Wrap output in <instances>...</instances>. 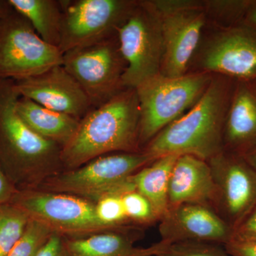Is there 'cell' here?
I'll list each match as a JSON object with an SVG mask.
<instances>
[{
    "label": "cell",
    "instance_id": "6da1fadb",
    "mask_svg": "<svg viewBox=\"0 0 256 256\" xmlns=\"http://www.w3.org/2000/svg\"><path fill=\"white\" fill-rule=\"evenodd\" d=\"M140 124L136 89H124L79 120L75 134L60 150V163L74 170L105 154L141 152Z\"/></svg>",
    "mask_w": 256,
    "mask_h": 256
},
{
    "label": "cell",
    "instance_id": "7a4b0ae2",
    "mask_svg": "<svg viewBox=\"0 0 256 256\" xmlns=\"http://www.w3.org/2000/svg\"><path fill=\"white\" fill-rule=\"evenodd\" d=\"M228 82L212 78L200 100L143 148L153 159L191 154L208 161L224 151V130L230 104Z\"/></svg>",
    "mask_w": 256,
    "mask_h": 256
},
{
    "label": "cell",
    "instance_id": "3957f363",
    "mask_svg": "<svg viewBox=\"0 0 256 256\" xmlns=\"http://www.w3.org/2000/svg\"><path fill=\"white\" fill-rule=\"evenodd\" d=\"M14 80L0 79V164L18 190L38 169L60 162L62 148L37 134L16 111Z\"/></svg>",
    "mask_w": 256,
    "mask_h": 256
},
{
    "label": "cell",
    "instance_id": "277c9868",
    "mask_svg": "<svg viewBox=\"0 0 256 256\" xmlns=\"http://www.w3.org/2000/svg\"><path fill=\"white\" fill-rule=\"evenodd\" d=\"M212 74L200 72L180 77L161 74L136 88L140 112L141 149L163 129L181 118L200 100L212 80Z\"/></svg>",
    "mask_w": 256,
    "mask_h": 256
},
{
    "label": "cell",
    "instance_id": "5b68a950",
    "mask_svg": "<svg viewBox=\"0 0 256 256\" xmlns=\"http://www.w3.org/2000/svg\"><path fill=\"white\" fill-rule=\"evenodd\" d=\"M154 160L143 150L111 153L50 178L42 188L97 202L108 195L136 190L132 175Z\"/></svg>",
    "mask_w": 256,
    "mask_h": 256
},
{
    "label": "cell",
    "instance_id": "8992f818",
    "mask_svg": "<svg viewBox=\"0 0 256 256\" xmlns=\"http://www.w3.org/2000/svg\"><path fill=\"white\" fill-rule=\"evenodd\" d=\"M120 50L126 62L124 88L136 89L161 74L164 48L161 24L150 1H138L118 31Z\"/></svg>",
    "mask_w": 256,
    "mask_h": 256
},
{
    "label": "cell",
    "instance_id": "52a82bcc",
    "mask_svg": "<svg viewBox=\"0 0 256 256\" xmlns=\"http://www.w3.org/2000/svg\"><path fill=\"white\" fill-rule=\"evenodd\" d=\"M10 203L22 210L30 220L62 236L77 238L116 230L100 223L95 204L82 197L28 188L18 190Z\"/></svg>",
    "mask_w": 256,
    "mask_h": 256
},
{
    "label": "cell",
    "instance_id": "ba28073f",
    "mask_svg": "<svg viewBox=\"0 0 256 256\" xmlns=\"http://www.w3.org/2000/svg\"><path fill=\"white\" fill-rule=\"evenodd\" d=\"M63 64V53L13 9L0 22V79L23 80Z\"/></svg>",
    "mask_w": 256,
    "mask_h": 256
},
{
    "label": "cell",
    "instance_id": "9c48e42d",
    "mask_svg": "<svg viewBox=\"0 0 256 256\" xmlns=\"http://www.w3.org/2000/svg\"><path fill=\"white\" fill-rule=\"evenodd\" d=\"M62 65L82 86L92 108L102 106L126 89L122 76L127 65L118 35L64 52Z\"/></svg>",
    "mask_w": 256,
    "mask_h": 256
},
{
    "label": "cell",
    "instance_id": "30bf717a",
    "mask_svg": "<svg viewBox=\"0 0 256 256\" xmlns=\"http://www.w3.org/2000/svg\"><path fill=\"white\" fill-rule=\"evenodd\" d=\"M138 1L62 0V53L117 36Z\"/></svg>",
    "mask_w": 256,
    "mask_h": 256
},
{
    "label": "cell",
    "instance_id": "8fae6325",
    "mask_svg": "<svg viewBox=\"0 0 256 256\" xmlns=\"http://www.w3.org/2000/svg\"><path fill=\"white\" fill-rule=\"evenodd\" d=\"M150 2L159 16L164 42L161 74L166 77L185 75L206 22L205 6L188 0Z\"/></svg>",
    "mask_w": 256,
    "mask_h": 256
},
{
    "label": "cell",
    "instance_id": "7c38bea8",
    "mask_svg": "<svg viewBox=\"0 0 256 256\" xmlns=\"http://www.w3.org/2000/svg\"><path fill=\"white\" fill-rule=\"evenodd\" d=\"M207 162L218 188L217 212L233 227L256 202V171L242 156L226 151Z\"/></svg>",
    "mask_w": 256,
    "mask_h": 256
},
{
    "label": "cell",
    "instance_id": "4fadbf2b",
    "mask_svg": "<svg viewBox=\"0 0 256 256\" xmlns=\"http://www.w3.org/2000/svg\"><path fill=\"white\" fill-rule=\"evenodd\" d=\"M14 84L22 97L79 120L94 108L86 94L63 65L55 66L35 76L16 80Z\"/></svg>",
    "mask_w": 256,
    "mask_h": 256
},
{
    "label": "cell",
    "instance_id": "5bb4252c",
    "mask_svg": "<svg viewBox=\"0 0 256 256\" xmlns=\"http://www.w3.org/2000/svg\"><path fill=\"white\" fill-rule=\"evenodd\" d=\"M160 242H203L225 246L232 227L214 210L197 204L169 207L159 220Z\"/></svg>",
    "mask_w": 256,
    "mask_h": 256
},
{
    "label": "cell",
    "instance_id": "9a60e30c",
    "mask_svg": "<svg viewBox=\"0 0 256 256\" xmlns=\"http://www.w3.org/2000/svg\"><path fill=\"white\" fill-rule=\"evenodd\" d=\"M201 64L207 73L256 80V34L242 28L222 32L207 44Z\"/></svg>",
    "mask_w": 256,
    "mask_h": 256
},
{
    "label": "cell",
    "instance_id": "2e32d148",
    "mask_svg": "<svg viewBox=\"0 0 256 256\" xmlns=\"http://www.w3.org/2000/svg\"><path fill=\"white\" fill-rule=\"evenodd\" d=\"M168 201L169 207L197 204L217 212L218 188L208 162L191 154L178 156L170 178Z\"/></svg>",
    "mask_w": 256,
    "mask_h": 256
},
{
    "label": "cell",
    "instance_id": "e0dca14e",
    "mask_svg": "<svg viewBox=\"0 0 256 256\" xmlns=\"http://www.w3.org/2000/svg\"><path fill=\"white\" fill-rule=\"evenodd\" d=\"M224 151L244 156L256 148V88L239 84L230 98L224 130Z\"/></svg>",
    "mask_w": 256,
    "mask_h": 256
},
{
    "label": "cell",
    "instance_id": "ac0fdd59",
    "mask_svg": "<svg viewBox=\"0 0 256 256\" xmlns=\"http://www.w3.org/2000/svg\"><path fill=\"white\" fill-rule=\"evenodd\" d=\"M138 227L109 230L77 238H63L62 256H153L152 249L136 247Z\"/></svg>",
    "mask_w": 256,
    "mask_h": 256
},
{
    "label": "cell",
    "instance_id": "d6986e66",
    "mask_svg": "<svg viewBox=\"0 0 256 256\" xmlns=\"http://www.w3.org/2000/svg\"><path fill=\"white\" fill-rule=\"evenodd\" d=\"M16 111L24 122L38 136L58 144L68 142L78 127L79 120L44 107L28 98H18Z\"/></svg>",
    "mask_w": 256,
    "mask_h": 256
},
{
    "label": "cell",
    "instance_id": "ffe728a7",
    "mask_svg": "<svg viewBox=\"0 0 256 256\" xmlns=\"http://www.w3.org/2000/svg\"><path fill=\"white\" fill-rule=\"evenodd\" d=\"M178 156L168 154L156 158L131 178L136 191L150 202L159 220L169 208L170 178Z\"/></svg>",
    "mask_w": 256,
    "mask_h": 256
},
{
    "label": "cell",
    "instance_id": "44dd1931",
    "mask_svg": "<svg viewBox=\"0 0 256 256\" xmlns=\"http://www.w3.org/2000/svg\"><path fill=\"white\" fill-rule=\"evenodd\" d=\"M18 14L31 24L44 41L58 47L60 40L63 9L56 0H9Z\"/></svg>",
    "mask_w": 256,
    "mask_h": 256
},
{
    "label": "cell",
    "instance_id": "7402d4cb",
    "mask_svg": "<svg viewBox=\"0 0 256 256\" xmlns=\"http://www.w3.org/2000/svg\"><path fill=\"white\" fill-rule=\"evenodd\" d=\"M30 218L11 203L0 206V256H8L26 229Z\"/></svg>",
    "mask_w": 256,
    "mask_h": 256
},
{
    "label": "cell",
    "instance_id": "603a6c76",
    "mask_svg": "<svg viewBox=\"0 0 256 256\" xmlns=\"http://www.w3.org/2000/svg\"><path fill=\"white\" fill-rule=\"evenodd\" d=\"M153 256H232L222 245L203 242H178L151 246Z\"/></svg>",
    "mask_w": 256,
    "mask_h": 256
},
{
    "label": "cell",
    "instance_id": "cb8c5ba5",
    "mask_svg": "<svg viewBox=\"0 0 256 256\" xmlns=\"http://www.w3.org/2000/svg\"><path fill=\"white\" fill-rule=\"evenodd\" d=\"M122 194L108 195L100 198L96 204L98 218L100 223L112 230H122L134 226L128 220L126 215Z\"/></svg>",
    "mask_w": 256,
    "mask_h": 256
},
{
    "label": "cell",
    "instance_id": "d4e9b609",
    "mask_svg": "<svg viewBox=\"0 0 256 256\" xmlns=\"http://www.w3.org/2000/svg\"><path fill=\"white\" fill-rule=\"evenodd\" d=\"M122 200L128 220L134 226H146L159 222L150 202L136 190L122 194Z\"/></svg>",
    "mask_w": 256,
    "mask_h": 256
},
{
    "label": "cell",
    "instance_id": "484cf974",
    "mask_svg": "<svg viewBox=\"0 0 256 256\" xmlns=\"http://www.w3.org/2000/svg\"><path fill=\"white\" fill-rule=\"evenodd\" d=\"M53 234L46 226L30 220L22 236L8 256H36Z\"/></svg>",
    "mask_w": 256,
    "mask_h": 256
},
{
    "label": "cell",
    "instance_id": "4316f807",
    "mask_svg": "<svg viewBox=\"0 0 256 256\" xmlns=\"http://www.w3.org/2000/svg\"><path fill=\"white\" fill-rule=\"evenodd\" d=\"M230 240L256 242V202L240 220L232 227Z\"/></svg>",
    "mask_w": 256,
    "mask_h": 256
},
{
    "label": "cell",
    "instance_id": "83f0119b",
    "mask_svg": "<svg viewBox=\"0 0 256 256\" xmlns=\"http://www.w3.org/2000/svg\"><path fill=\"white\" fill-rule=\"evenodd\" d=\"M224 247L232 256H256V242L230 240Z\"/></svg>",
    "mask_w": 256,
    "mask_h": 256
},
{
    "label": "cell",
    "instance_id": "f1b7e54d",
    "mask_svg": "<svg viewBox=\"0 0 256 256\" xmlns=\"http://www.w3.org/2000/svg\"><path fill=\"white\" fill-rule=\"evenodd\" d=\"M18 190L5 174L0 164V206L10 203Z\"/></svg>",
    "mask_w": 256,
    "mask_h": 256
},
{
    "label": "cell",
    "instance_id": "f546056e",
    "mask_svg": "<svg viewBox=\"0 0 256 256\" xmlns=\"http://www.w3.org/2000/svg\"><path fill=\"white\" fill-rule=\"evenodd\" d=\"M63 237L54 233L36 256H62Z\"/></svg>",
    "mask_w": 256,
    "mask_h": 256
},
{
    "label": "cell",
    "instance_id": "4dcf8cb0",
    "mask_svg": "<svg viewBox=\"0 0 256 256\" xmlns=\"http://www.w3.org/2000/svg\"><path fill=\"white\" fill-rule=\"evenodd\" d=\"M13 8L9 0H0V22L6 18L12 11Z\"/></svg>",
    "mask_w": 256,
    "mask_h": 256
},
{
    "label": "cell",
    "instance_id": "1f68e13d",
    "mask_svg": "<svg viewBox=\"0 0 256 256\" xmlns=\"http://www.w3.org/2000/svg\"><path fill=\"white\" fill-rule=\"evenodd\" d=\"M242 158L246 161L248 164L256 171V148L246 156H242Z\"/></svg>",
    "mask_w": 256,
    "mask_h": 256
},
{
    "label": "cell",
    "instance_id": "d6a6232c",
    "mask_svg": "<svg viewBox=\"0 0 256 256\" xmlns=\"http://www.w3.org/2000/svg\"><path fill=\"white\" fill-rule=\"evenodd\" d=\"M248 16L250 21L256 25V2L249 4Z\"/></svg>",
    "mask_w": 256,
    "mask_h": 256
},
{
    "label": "cell",
    "instance_id": "836d02e7",
    "mask_svg": "<svg viewBox=\"0 0 256 256\" xmlns=\"http://www.w3.org/2000/svg\"><path fill=\"white\" fill-rule=\"evenodd\" d=\"M254 85L255 86L256 88V80H254Z\"/></svg>",
    "mask_w": 256,
    "mask_h": 256
}]
</instances>
